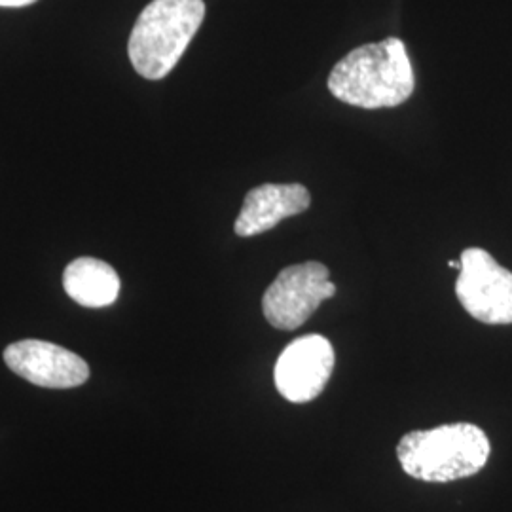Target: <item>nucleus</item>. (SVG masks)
Returning <instances> with one entry per match:
<instances>
[{
  "label": "nucleus",
  "mask_w": 512,
  "mask_h": 512,
  "mask_svg": "<svg viewBox=\"0 0 512 512\" xmlns=\"http://www.w3.org/2000/svg\"><path fill=\"white\" fill-rule=\"evenodd\" d=\"M414 71L401 38L389 37L351 50L330 71L336 99L363 109L399 107L414 93Z\"/></svg>",
  "instance_id": "obj_1"
},
{
  "label": "nucleus",
  "mask_w": 512,
  "mask_h": 512,
  "mask_svg": "<svg viewBox=\"0 0 512 512\" xmlns=\"http://www.w3.org/2000/svg\"><path fill=\"white\" fill-rule=\"evenodd\" d=\"M490 452V439L473 423L412 431L397 446L404 473L423 482H454L476 475L486 467Z\"/></svg>",
  "instance_id": "obj_2"
},
{
  "label": "nucleus",
  "mask_w": 512,
  "mask_h": 512,
  "mask_svg": "<svg viewBox=\"0 0 512 512\" xmlns=\"http://www.w3.org/2000/svg\"><path fill=\"white\" fill-rule=\"evenodd\" d=\"M205 18L203 0H152L129 37L133 69L147 80H162L175 69Z\"/></svg>",
  "instance_id": "obj_3"
},
{
  "label": "nucleus",
  "mask_w": 512,
  "mask_h": 512,
  "mask_svg": "<svg viewBox=\"0 0 512 512\" xmlns=\"http://www.w3.org/2000/svg\"><path fill=\"white\" fill-rule=\"evenodd\" d=\"M336 294L329 268L321 262L294 264L281 270L262 298L268 323L279 330L302 327L321 302Z\"/></svg>",
  "instance_id": "obj_4"
},
{
  "label": "nucleus",
  "mask_w": 512,
  "mask_h": 512,
  "mask_svg": "<svg viewBox=\"0 0 512 512\" xmlns=\"http://www.w3.org/2000/svg\"><path fill=\"white\" fill-rule=\"evenodd\" d=\"M456 294L465 311L486 325L512 323V272L484 249L471 247L461 255Z\"/></svg>",
  "instance_id": "obj_5"
},
{
  "label": "nucleus",
  "mask_w": 512,
  "mask_h": 512,
  "mask_svg": "<svg viewBox=\"0 0 512 512\" xmlns=\"http://www.w3.org/2000/svg\"><path fill=\"white\" fill-rule=\"evenodd\" d=\"M334 363V349L325 336L308 334L296 338L275 363V387L291 403H310L329 384Z\"/></svg>",
  "instance_id": "obj_6"
},
{
  "label": "nucleus",
  "mask_w": 512,
  "mask_h": 512,
  "mask_svg": "<svg viewBox=\"0 0 512 512\" xmlns=\"http://www.w3.org/2000/svg\"><path fill=\"white\" fill-rule=\"evenodd\" d=\"M4 363L29 384L71 389L86 384L90 366L73 351L42 340H21L4 349Z\"/></svg>",
  "instance_id": "obj_7"
},
{
  "label": "nucleus",
  "mask_w": 512,
  "mask_h": 512,
  "mask_svg": "<svg viewBox=\"0 0 512 512\" xmlns=\"http://www.w3.org/2000/svg\"><path fill=\"white\" fill-rule=\"evenodd\" d=\"M310 203V192L302 184H260L245 196L234 230L239 238H253L308 211Z\"/></svg>",
  "instance_id": "obj_8"
},
{
  "label": "nucleus",
  "mask_w": 512,
  "mask_h": 512,
  "mask_svg": "<svg viewBox=\"0 0 512 512\" xmlns=\"http://www.w3.org/2000/svg\"><path fill=\"white\" fill-rule=\"evenodd\" d=\"M63 289L84 308H107L120 294V277L107 262L82 256L65 268Z\"/></svg>",
  "instance_id": "obj_9"
},
{
  "label": "nucleus",
  "mask_w": 512,
  "mask_h": 512,
  "mask_svg": "<svg viewBox=\"0 0 512 512\" xmlns=\"http://www.w3.org/2000/svg\"><path fill=\"white\" fill-rule=\"evenodd\" d=\"M38 0H0V8H23V6H31Z\"/></svg>",
  "instance_id": "obj_10"
},
{
  "label": "nucleus",
  "mask_w": 512,
  "mask_h": 512,
  "mask_svg": "<svg viewBox=\"0 0 512 512\" xmlns=\"http://www.w3.org/2000/svg\"><path fill=\"white\" fill-rule=\"evenodd\" d=\"M448 266H450V268H454V270H459V268H461V260H450V262H448Z\"/></svg>",
  "instance_id": "obj_11"
}]
</instances>
